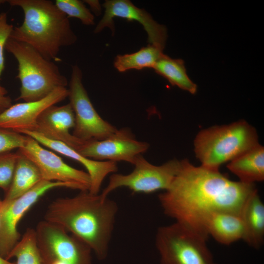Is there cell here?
Masks as SVG:
<instances>
[{
    "mask_svg": "<svg viewBox=\"0 0 264 264\" xmlns=\"http://www.w3.org/2000/svg\"><path fill=\"white\" fill-rule=\"evenodd\" d=\"M205 231L218 242L224 245L243 240L244 228L241 215L219 212L212 214L206 220Z\"/></svg>",
    "mask_w": 264,
    "mask_h": 264,
    "instance_id": "e0dca14e",
    "label": "cell"
},
{
    "mask_svg": "<svg viewBox=\"0 0 264 264\" xmlns=\"http://www.w3.org/2000/svg\"><path fill=\"white\" fill-rule=\"evenodd\" d=\"M0 264H16V263L10 262L8 260L0 256Z\"/></svg>",
    "mask_w": 264,
    "mask_h": 264,
    "instance_id": "f546056e",
    "label": "cell"
},
{
    "mask_svg": "<svg viewBox=\"0 0 264 264\" xmlns=\"http://www.w3.org/2000/svg\"><path fill=\"white\" fill-rule=\"evenodd\" d=\"M5 49L18 63L16 78L20 81L21 88L17 100L38 101L55 89L67 86V78L55 62L46 59L29 45L9 38Z\"/></svg>",
    "mask_w": 264,
    "mask_h": 264,
    "instance_id": "5b68a950",
    "label": "cell"
},
{
    "mask_svg": "<svg viewBox=\"0 0 264 264\" xmlns=\"http://www.w3.org/2000/svg\"><path fill=\"white\" fill-rule=\"evenodd\" d=\"M153 68L173 86H176L191 94L196 93L197 86L187 74L182 60L172 59L163 53Z\"/></svg>",
    "mask_w": 264,
    "mask_h": 264,
    "instance_id": "44dd1931",
    "label": "cell"
},
{
    "mask_svg": "<svg viewBox=\"0 0 264 264\" xmlns=\"http://www.w3.org/2000/svg\"><path fill=\"white\" fill-rule=\"evenodd\" d=\"M132 172L127 175L113 174L109 183L100 194L103 199L120 187H126L134 193L149 194L160 190H166L177 175L180 160L173 159L157 166L148 162L142 154L138 155Z\"/></svg>",
    "mask_w": 264,
    "mask_h": 264,
    "instance_id": "ba28073f",
    "label": "cell"
},
{
    "mask_svg": "<svg viewBox=\"0 0 264 264\" xmlns=\"http://www.w3.org/2000/svg\"><path fill=\"white\" fill-rule=\"evenodd\" d=\"M6 89L0 85V108L7 109L12 104V99L7 95Z\"/></svg>",
    "mask_w": 264,
    "mask_h": 264,
    "instance_id": "83f0119b",
    "label": "cell"
},
{
    "mask_svg": "<svg viewBox=\"0 0 264 264\" xmlns=\"http://www.w3.org/2000/svg\"><path fill=\"white\" fill-rule=\"evenodd\" d=\"M18 152L36 165L43 179L67 183L80 191L89 190L91 181L87 172L67 165L31 137L28 136L25 145Z\"/></svg>",
    "mask_w": 264,
    "mask_h": 264,
    "instance_id": "8fae6325",
    "label": "cell"
},
{
    "mask_svg": "<svg viewBox=\"0 0 264 264\" xmlns=\"http://www.w3.org/2000/svg\"><path fill=\"white\" fill-rule=\"evenodd\" d=\"M14 27L8 22L7 13H0V77L4 68V49Z\"/></svg>",
    "mask_w": 264,
    "mask_h": 264,
    "instance_id": "4316f807",
    "label": "cell"
},
{
    "mask_svg": "<svg viewBox=\"0 0 264 264\" xmlns=\"http://www.w3.org/2000/svg\"><path fill=\"white\" fill-rule=\"evenodd\" d=\"M35 230L43 264H92L91 249L61 226L44 220Z\"/></svg>",
    "mask_w": 264,
    "mask_h": 264,
    "instance_id": "52a82bcc",
    "label": "cell"
},
{
    "mask_svg": "<svg viewBox=\"0 0 264 264\" xmlns=\"http://www.w3.org/2000/svg\"><path fill=\"white\" fill-rule=\"evenodd\" d=\"M163 53L161 49L149 44L136 52L117 56L114 66L121 72L132 69L140 70L153 68Z\"/></svg>",
    "mask_w": 264,
    "mask_h": 264,
    "instance_id": "7402d4cb",
    "label": "cell"
},
{
    "mask_svg": "<svg viewBox=\"0 0 264 264\" xmlns=\"http://www.w3.org/2000/svg\"><path fill=\"white\" fill-rule=\"evenodd\" d=\"M20 133L35 139L41 145L46 147L82 164L86 169L90 178L89 192L99 194L103 180L109 174L118 170L116 162L110 161H96L87 158L66 144L49 139L33 132L21 131Z\"/></svg>",
    "mask_w": 264,
    "mask_h": 264,
    "instance_id": "2e32d148",
    "label": "cell"
},
{
    "mask_svg": "<svg viewBox=\"0 0 264 264\" xmlns=\"http://www.w3.org/2000/svg\"><path fill=\"white\" fill-rule=\"evenodd\" d=\"M68 93L66 87L60 88L40 100L12 105L0 113V127L18 132H32L42 112L48 107L65 100Z\"/></svg>",
    "mask_w": 264,
    "mask_h": 264,
    "instance_id": "5bb4252c",
    "label": "cell"
},
{
    "mask_svg": "<svg viewBox=\"0 0 264 264\" xmlns=\"http://www.w3.org/2000/svg\"><path fill=\"white\" fill-rule=\"evenodd\" d=\"M74 126L75 115L70 104L61 106L54 105L42 112L32 132L49 139L64 143L76 150L83 141L70 133V130Z\"/></svg>",
    "mask_w": 264,
    "mask_h": 264,
    "instance_id": "9a60e30c",
    "label": "cell"
},
{
    "mask_svg": "<svg viewBox=\"0 0 264 264\" xmlns=\"http://www.w3.org/2000/svg\"><path fill=\"white\" fill-rule=\"evenodd\" d=\"M254 184L230 180L219 170L195 166L187 159L170 187L158 195L164 213L207 240L204 228L208 218L219 212L241 215Z\"/></svg>",
    "mask_w": 264,
    "mask_h": 264,
    "instance_id": "6da1fadb",
    "label": "cell"
},
{
    "mask_svg": "<svg viewBox=\"0 0 264 264\" xmlns=\"http://www.w3.org/2000/svg\"><path fill=\"white\" fill-rule=\"evenodd\" d=\"M84 2L87 3L91 8L95 14L99 13L100 10V5L98 1L96 0H85Z\"/></svg>",
    "mask_w": 264,
    "mask_h": 264,
    "instance_id": "f1b7e54d",
    "label": "cell"
},
{
    "mask_svg": "<svg viewBox=\"0 0 264 264\" xmlns=\"http://www.w3.org/2000/svg\"><path fill=\"white\" fill-rule=\"evenodd\" d=\"M15 257L16 264H43L37 246L35 230L26 229L22 239L13 248L7 260Z\"/></svg>",
    "mask_w": 264,
    "mask_h": 264,
    "instance_id": "603a6c76",
    "label": "cell"
},
{
    "mask_svg": "<svg viewBox=\"0 0 264 264\" xmlns=\"http://www.w3.org/2000/svg\"><path fill=\"white\" fill-rule=\"evenodd\" d=\"M11 185L3 201H8L23 195L42 180L41 173L36 165L19 153Z\"/></svg>",
    "mask_w": 264,
    "mask_h": 264,
    "instance_id": "ffe728a7",
    "label": "cell"
},
{
    "mask_svg": "<svg viewBox=\"0 0 264 264\" xmlns=\"http://www.w3.org/2000/svg\"><path fill=\"white\" fill-rule=\"evenodd\" d=\"M118 210L115 201L84 191L72 198L53 200L46 210L44 220L64 228L103 260L108 255Z\"/></svg>",
    "mask_w": 264,
    "mask_h": 264,
    "instance_id": "7a4b0ae2",
    "label": "cell"
},
{
    "mask_svg": "<svg viewBox=\"0 0 264 264\" xmlns=\"http://www.w3.org/2000/svg\"><path fill=\"white\" fill-rule=\"evenodd\" d=\"M241 217L244 228L243 240L249 246L259 249L264 242V205L257 190L246 200Z\"/></svg>",
    "mask_w": 264,
    "mask_h": 264,
    "instance_id": "ac0fdd59",
    "label": "cell"
},
{
    "mask_svg": "<svg viewBox=\"0 0 264 264\" xmlns=\"http://www.w3.org/2000/svg\"><path fill=\"white\" fill-rule=\"evenodd\" d=\"M5 110V109H3V108H0V113Z\"/></svg>",
    "mask_w": 264,
    "mask_h": 264,
    "instance_id": "4dcf8cb0",
    "label": "cell"
},
{
    "mask_svg": "<svg viewBox=\"0 0 264 264\" xmlns=\"http://www.w3.org/2000/svg\"><path fill=\"white\" fill-rule=\"evenodd\" d=\"M57 187L72 189L67 183L42 179L26 193L8 201L2 200L0 212V256L7 260L19 242L21 235L17 226L27 210L48 190Z\"/></svg>",
    "mask_w": 264,
    "mask_h": 264,
    "instance_id": "30bf717a",
    "label": "cell"
},
{
    "mask_svg": "<svg viewBox=\"0 0 264 264\" xmlns=\"http://www.w3.org/2000/svg\"><path fill=\"white\" fill-rule=\"evenodd\" d=\"M259 144L256 129L243 120L203 129L194 143L200 166L214 170Z\"/></svg>",
    "mask_w": 264,
    "mask_h": 264,
    "instance_id": "277c9868",
    "label": "cell"
},
{
    "mask_svg": "<svg viewBox=\"0 0 264 264\" xmlns=\"http://www.w3.org/2000/svg\"><path fill=\"white\" fill-rule=\"evenodd\" d=\"M58 8L68 18H75L80 20L86 25L94 24L93 15L84 5L78 0H56L54 2Z\"/></svg>",
    "mask_w": 264,
    "mask_h": 264,
    "instance_id": "cb8c5ba5",
    "label": "cell"
},
{
    "mask_svg": "<svg viewBox=\"0 0 264 264\" xmlns=\"http://www.w3.org/2000/svg\"><path fill=\"white\" fill-rule=\"evenodd\" d=\"M149 148L148 143L136 139L128 128H122L106 139L83 141L76 151L96 161H123L133 165L136 157Z\"/></svg>",
    "mask_w": 264,
    "mask_h": 264,
    "instance_id": "7c38bea8",
    "label": "cell"
},
{
    "mask_svg": "<svg viewBox=\"0 0 264 264\" xmlns=\"http://www.w3.org/2000/svg\"><path fill=\"white\" fill-rule=\"evenodd\" d=\"M23 12L22 24L14 27L10 38L26 44L46 59L61 62L60 49L76 43L69 18L49 0H6Z\"/></svg>",
    "mask_w": 264,
    "mask_h": 264,
    "instance_id": "3957f363",
    "label": "cell"
},
{
    "mask_svg": "<svg viewBox=\"0 0 264 264\" xmlns=\"http://www.w3.org/2000/svg\"><path fill=\"white\" fill-rule=\"evenodd\" d=\"M105 13L94 29V33L101 32L105 27L114 31L113 19L124 18L129 21H136L140 23L147 33L149 44L163 50L167 38L166 27L158 23L144 9L135 6L128 0H106L103 4Z\"/></svg>",
    "mask_w": 264,
    "mask_h": 264,
    "instance_id": "4fadbf2b",
    "label": "cell"
},
{
    "mask_svg": "<svg viewBox=\"0 0 264 264\" xmlns=\"http://www.w3.org/2000/svg\"><path fill=\"white\" fill-rule=\"evenodd\" d=\"M28 136L13 130L0 127V154L23 147Z\"/></svg>",
    "mask_w": 264,
    "mask_h": 264,
    "instance_id": "484cf974",
    "label": "cell"
},
{
    "mask_svg": "<svg viewBox=\"0 0 264 264\" xmlns=\"http://www.w3.org/2000/svg\"><path fill=\"white\" fill-rule=\"evenodd\" d=\"M18 157V152L0 154V188L6 193L11 185Z\"/></svg>",
    "mask_w": 264,
    "mask_h": 264,
    "instance_id": "d4e9b609",
    "label": "cell"
},
{
    "mask_svg": "<svg viewBox=\"0 0 264 264\" xmlns=\"http://www.w3.org/2000/svg\"><path fill=\"white\" fill-rule=\"evenodd\" d=\"M206 240L176 222L157 229L155 243L160 264H218Z\"/></svg>",
    "mask_w": 264,
    "mask_h": 264,
    "instance_id": "8992f818",
    "label": "cell"
},
{
    "mask_svg": "<svg viewBox=\"0 0 264 264\" xmlns=\"http://www.w3.org/2000/svg\"><path fill=\"white\" fill-rule=\"evenodd\" d=\"M69 103L75 115V126L72 134L83 141L106 139L118 130L103 119L93 106L82 83V72L76 65L72 66L69 82Z\"/></svg>",
    "mask_w": 264,
    "mask_h": 264,
    "instance_id": "9c48e42d",
    "label": "cell"
},
{
    "mask_svg": "<svg viewBox=\"0 0 264 264\" xmlns=\"http://www.w3.org/2000/svg\"><path fill=\"white\" fill-rule=\"evenodd\" d=\"M227 168L240 181L249 184L264 179V148L260 144L228 162Z\"/></svg>",
    "mask_w": 264,
    "mask_h": 264,
    "instance_id": "d6986e66",
    "label": "cell"
}]
</instances>
